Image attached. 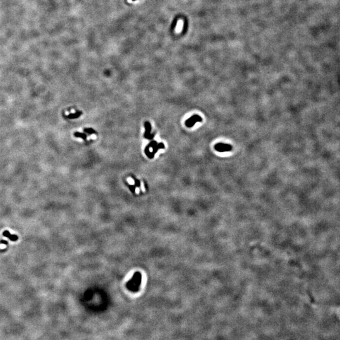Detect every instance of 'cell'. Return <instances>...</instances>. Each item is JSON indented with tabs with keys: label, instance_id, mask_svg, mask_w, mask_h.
Returning <instances> with one entry per match:
<instances>
[{
	"label": "cell",
	"instance_id": "obj_5",
	"mask_svg": "<svg viewBox=\"0 0 340 340\" xmlns=\"http://www.w3.org/2000/svg\"><path fill=\"white\" fill-rule=\"evenodd\" d=\"M3 235L5 237H7L8 238H9L11 241H16L18 239V237L16 235H14V234H11L8 231H5L3 233Z\"/></svg>",
	"mask_w": 340,
	"mask_h": 340
},
{
	"label": "cell",
	"instance_id": "obj_7",
	"mask_svg": "<svg viewBox=\"0 0 340 340\" xmlns=\"http://www.w3.org/2000/svg\"><path fill=\"white\" fill-rule=\"evenodd\" d=\"M74 136L76 137H79V138H81L84 140H86L87 135L84 134V133L79 132H74Z\"/></svg>",
	"mask_w": 340,
	"mask_h": 340
},
{
	"label": "cell",
	"instance_id": "obj_8",
	"mask_svg": "<svg viewBox=\"0 0 340 340\" xmlns=\"http://www.w3.org/2000/svg\"><path fill=\"white\" fill-rule=\"evenodd\" d=\"M84 131L90 135L93 134H96V131L94 129H93L92 128H84Z\"/></svg>",
	"mask_w": 340,
	"mask_h": 340
},
{
	"label": "cell",
	"instance_id": "obj_9",
	"mask_svg": "<svg viewBox=\"0 0 340 340\" xmlns=\"http://www.w3.org/2000/svg\"><path fill=\"white\" fill-rule=\"evenodd\" d=\"M1 243H2V244H5L6 245H7L8 244V242L7 241H5V240H3V241H1Z\"/></svg>",
	"mask_w": 340,
	"mask_h": 340
},
{
	"label": "cell",
	"instance_id": "obj_1",
	"mask_svg": "<svg viewBox=\"0 0 340 340\" xmlns=\"http://www.w3.org/2000/svg\"><path fill=\"white\" fill-rule=\"evenodd\" d=\"M150 144H151V148H152V152H150V155H149V159H152V158L154 157L155 154L156 153L157 151L159 150V149L165 148V144H164L163 143L161 142V143L157 144L156 140H152V141L150 142Z\"/></svg>",
	"mask_w": 340,
	"mask_h": 340
},
{
	"label": "cell",
	"instance_id": "obj_3",
	"mask_svg": "<svg viewBox=\"0 0 340 340\" xmlns=\"http://www.w3.org/2000/svg\"><path fill=\"white\" fill-rule=\"evenodd\" d=\"M214 149L220 152L231 151L233 149V146L230 144L224 143H217L214 146Z\"/></svg>",
	"mask_w": 340,
	"mask_h": 340
},
{
	"label": "cell",
	"instance_id": "obj_2",
	"mask_svg": "<svg viewBox=\"0 0 340 340\" xmlns=\"http://www.w3.org/2000/svg\"><path fill=\"white\" fill-rule=\"evenodd\" d=\"M202 121V118L198 115H193L190 117L185 121V125L187 127H192L197 122H201Z\"/></svg>",
	"mask_w": 340,
	"mask_h": 340
},
{
	"label": "cell",
	"instance_id": "obj_6",
	"mask_svg": "<svg viewBox=\"0 0 340 340\" xmlns=\"http://www.w3.org/2000/svg\"><path fill=\"white\" fill-rule=\"evenodd\" d=\"M82 113H83L81 111H76V112L74 113H70L68 115H66L64 117H65V118L68 119H74L80 117Z\"/></svg>",
	"mask_w": 340,
	"mask_h": 340
},
{
	"label": "cell",
	"instance_id": "obj_4",
	"mask_svg": "<svg viewBox=\"0 0 340 340\" xmlns=\"http://www.w3.org/2000/svg\"><path fill=\"white\" fill-rule=\"evenodd\" d=\"M144 127L146 128V132L144 133V137L146 139H149V140H151L153 139L154 137V134H151V125L150 123H149V122H145Z\"/></svg>",
	"mask_w": 340,
	"mask_h": 340
}]
</instances>
